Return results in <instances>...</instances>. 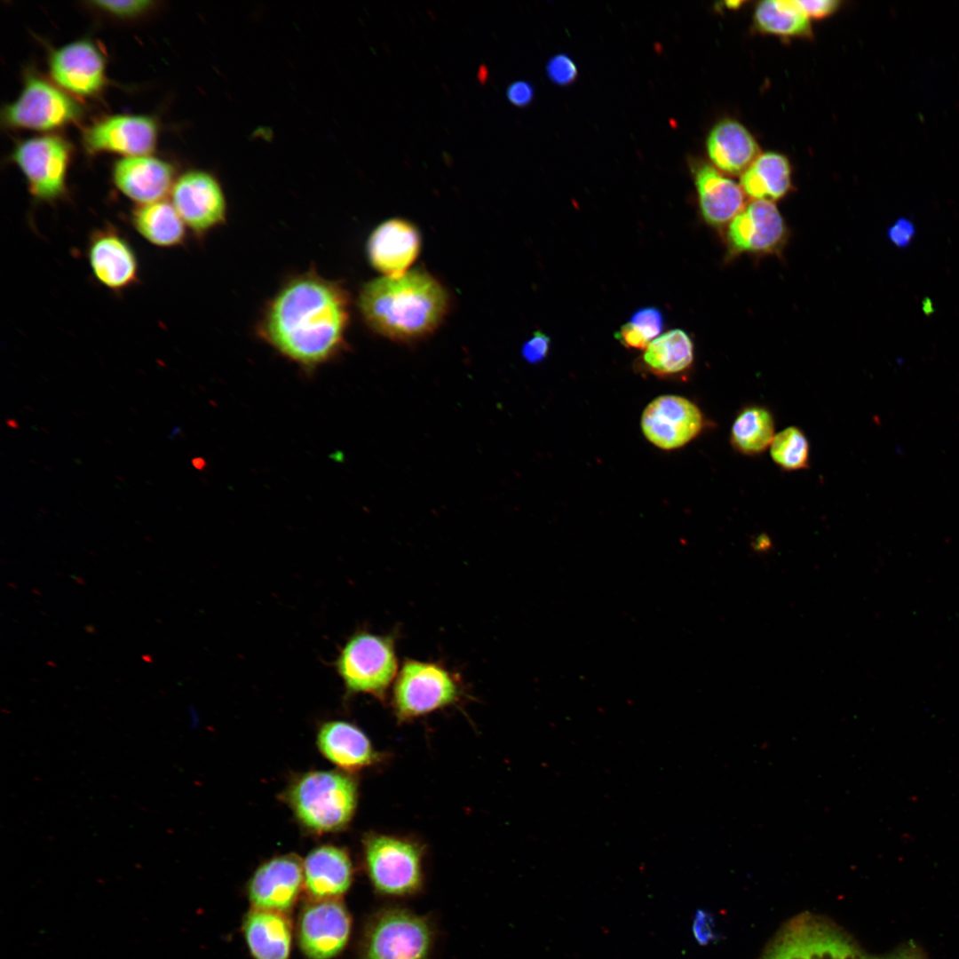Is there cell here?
Listing matches in <instances>:
<instances>
[{"label": "cell", "mask_w": 959, "mask_h": 959, "mask_svg": "<svg viewBox=\"0 0 959 959\" xmlns=\"http://www.w3.org/2000/svg\"><path fill=\"white\" fill-rule=\"evenodd\" d=\"M349 321L346 290L309 271L282 285L266 305L258 329L281 354L313 369L341 352Z\"/></svg>", "instance_id": "cell-1"}, {"label": "cell", "mask_w": 959, "mask_h": 959, "mask_svg": "<svg viewBox=\"0 0 959 959\" xmlns=\"http://www.w3.org/2000/svg\"><path fill=\"white\" fill-rule=\"evenodd\" d=\"M440 282L422 270L384 276L365 284L359 308L376 332L394 340H413L432 333L448 310Z\"/></svg>", "instance_id": "cell-2"}, {"label": "cell", "mask_w": 959, "mask_h": 959, "mask_svg": "<svg viewBox=\"0 0 959 959\" xmlns=\"http://www.w3.org/2000/svg\"><path fill=\"white\" fill-rule=\"evenodd\" d=\"M356 786L347 775L317 771L302 776L289 798L298 819L317 832L340 829L351 820L356 805Z\"/></svg>", "instance_id": "cell-3"}, {"label": "cell", "mask_w": 959, "mask_h": 959, "mask_svg": "<svg viewBox=\"0 0 959 959\" xmlns=\"http://www.w3.org/2000/svg\"><path fill=\"white\" fill-rule=\"evenodd\" d=\"M335 668L352 693L382 697L397 671V660L390 638L359 631L341 648Z\"/></svg>", "instance_id": "cell-4"}, {"label": "cell", "mask_w": 959, "mask_h": 959, "mask_svg": "<svg viewBox=\"0 0 959 959\" xmlns=\"http://www.w3.org/2000/svg\"><path fill=\"white\" fill-rule=\"evenodd\" d=\"M432 941V929L424 917L404 908H386L366 930L361 959H428Z\"/></svg>", "instance_id": "cell-5"}, {"label": "cell", "mask_w": 959, "mask_h": 959, "mask_svg": "<svg viewBox=\"0 0 959 959\" xmlns=\"http://www.w3.org/2000/svg\"><path fill=\"white\" fill-rule=\"evenodd\" d=\"M365 861L374 887L388 896H407L422 884L421 853L405 840L375 836L365 844Z\"/></svg>", "instance_id": "cell-6"}, {"label": "cell", "mask_w": 959, "mask_h": 959, "mask_svg": "<svg viewBox=\"0 0 959 959\" xmlns=\"http://www.w3.org/2000/svg\"><path fill=\"white\" fill-rule=\"evenodd\" d=\"M458 696L454 677L443 667L409 660L404 662L393 689L400 718L416 717L453 703Z\"/></svg>", "instance_id": "cell-7"}, {"label": "cell", "mask_w": 959, "mask_h": 959, "mask_svg": "<svg viewBox=\"0 0 959 959\" xmlns=\"http://www.w3.org/2000/svg\"><path fill=\"white\" fill-rule=\"evenodd\" d=\"M70 147L58 136H40L17 146L12 158L24 174L30 194L39 202H54L67 191Z\"/></svg>", "instance_id": "cell-8"}, {"label": "cell", "mask_w": 959, "mask_h": 959, "mask_svg": "<svg viewBox=\"0 0 959 959\" xmlns=\"http://www.w3.org/2000/svg\"><path fill=\"white\" fill-rule=\"evenodd\" d=\"M81 106L68 94L36 75H28L17 99L9 104L4 121L13 128L49 131L75 121Z\"/></svg>", "instance_id": "cell-9"}, {"label": "cell", "mask_w": 959, "mask_h": 959, "mask_svg": "<svg viewBox=\"0 0 959 959\" xmlns=\"http://www.w3.org/2000/svg\"><path fill=\"white\" fill-rule=\"evenodd\" d=\"M86 257L95 280L114 293L121 294L140 281L135 249L126 235L110 223L91 232Z\"/></svg>", "instance_id": "cell-10"}, {"label": "cell", "mask_w": 959, "mask_h": 959, "mask_svg": "<svg viewBox=\"0 0 959 959\" xmlns=\"http://www.w3.org/2000/svg\"><path fill=\"white\" fill-rule=\"evenodd\" d=\"M789 237L786 222L773 202L754 200L728 224L727 257L780 254Z\"/></svg>", "instance_id": "cell-11"}, {"label": "cell", "mask_w": 959, "mask_h": 959, "mask_svg": "<svg viewBox=\"0 0 959 959\" xmlns=\"http://www.w3.org/2000/svg\"><path fill=\"white\" fill-rule=\"evenodd\" d=\"M171 203L187 229L205 235L220 226L226 216V202L218 181L202 170L182 174L171 189Z\"/></svg>", "instance_id": "cell-12"}, {"label": "cell", "mask_w": 959, "mask_h": 959, "mask_svg": "<svg viewBox=\"0 0 959 959\" xmlns=\"http://www.w3.org/2000/svg\"><path fill=\"white\" fill-rule=\"evenodd\" d=\"M640 424L648 441L659 448L670 450L693 440L702 429L703 417L691 400L667 394L655 398L646 407Z\"/></svg>", "instance_id": "cell-13"}, {"label": "cell", "mask_w": 959, "mask_h": 959, "mask_svg": "<svg viewBox=\"0 0 959 959\" xmlns=\"http://www.w3.org/2000/svg\"><path fill=\"white\" fill-rule=\"evenodd\" d=\"M351 916L338 899L313 900L299 918L298 939L311 959H331L346 946Z\"/></svg>", "instance_id": "cell-14"}, {"label": "cell", "mask_w": 959, "mask_h": 959, "mask_svg": "<svg viewBox=\"0 0 959 959\" xmlns=\"http://www.w3.org/2000/svg\"><path fill=\"white\" fill-rule=\"evenodd\" d=\"M156 138L153 119L131 115L107 117L89 127L83 135L91 153L113 152L127 157L147 155L154 150Z\"/></svg>", "instance_id": "cell-15"}, {"label": "cell", "mask_w": 959, "mask_h": 959, "mask_svg": "<svg viewBox=\"0 0 959 959\" xmlns=\"http://www.w3.org/2000/svg\"><path fill=\"white\" fill-rule=\"evenodd\" d=\"M304 885L303 864L294 855L272 859L260 866L249 884L254 908L285 913L295 904Z\"/></svg>", "instance_id": "cell-16"}, {"label": "cell", "mask_w": 959, "mask_h": 959, "mask_svg": "<svg viewBox=\"0 0 959 959\" xmlns=\"http://www.w3.org/2000/svg\"><path fill=\"white\" fill-rule=\"evenodd\" d=\"M50 72L56 83L66 91L90 96L98 92L105 83V60L91 42L76 41L52 53Z\"/></svg>", "instance_id": "cell-17"}, {"label": "cell", "mask_w": 959, "mask_h": 959, "mask_svg": "<svg viewBox=\"0 0 959 959\" xmlns=\"http://www.w3.org/2000/svg\"><path fill=\"white\" fill-rule=\"evenodd\" d=\"M116 188L138 205L162 201L171 192L174 170L168 162L148 155L125 157L113 169Z\"/></svg>", "instance_id": "cell-18"}, {"label": "cell", "mask_w": 959, "mask_h": 959, "mask_svg": "<svg viewBox=\"0 0 959 959\" xmlns=\"http://www.w3.org/2000/svg\"><path fill=\"white\" fill-rule=\"evenodd\" d=\"M419 249L417 230L402 219H390L379 225L367 245L369 262L385 276H399L408 272Z\"/></svg>", "instance_id": "cell-19"}, {"label": "cell", "mask_w": 959, "mask_h": 959, "mask_svg": "<svg viewBox=\"0 0 959 959\" xmlns=\"http://www.w3.org/2000/svg\"><path fill=\"white\" fill-rule=\"evenodd\" d=\"M694 179L700 210L709 226L721 227L729 224L745 207L741 186L713 166L700 165Z\"/></svg>", "instance_id": "cell-20"}, {"label": "cell", "mask_w": 959, "mask_h": 959, "mask_svg": "<svg viewBox=\"0 0 959 959\" xmlns=\"http://www.w3.org/2000/svg\"><path fill=\"white\" fill-rule=\"evenodd\" d=\"M304 885L313 900L338 899L349 889L353 868L341 849L324 845L314 849L303 863Z\"/></svg>", "instance_id": "cell-21"}, {"label": "cell", "mask_w": 959, "mask_h": 959, "mask_svg": "<svg viewBox=\"0 0 959 959\" xmlns=\"http://www.w3.org/2000/svg\"><path fill=\"white\" fill-rule=\"evenodd\" d=\"M707 152L714 165L730 175H741L760 155L751 133L732 119H724L712 128Z\"/></svg>", "instance_id": "cell-22"}, {"label": "cell", "mask_w": 959, "mask_h": 959, "mask_svg": "<svg viewBox=\"0 0 959 959\" xmlns=\"http://www.w3.org/2000/svg\"><path fill=\"white\" fill-rule=\"evenodd\" d=\"M243 932L254 959H289L292 933L284 913L253 908L245 917Z\"/></svg>", "instance_id": "cell-23"}, {"label": "cell", "mask_w": 959, "mask_h": 959, "mask_svg": "<svg viewBox=\"0 0 959 959\" xmlns=\"http://www.w3.org/2000/svg\"><path fill=\"white\" fill-rule=\"evenodd\" d=\"M321 752L336 765L355 770L369 765L375 757L366 735L344 721L325 723L318 734Z\"/></svg>", "instance_id": "cell-24"}, {"label": "cell", "mask_w": 959, "mask_h": 959, "mask_svg": "<svg viewBox=\"0 0 959 959\" xmlns=\"http://www.w3.org/2000/svg\"><path fill=\"white\" fill-rule=\"evenodd\" d=\"M132 228L147 242L161 248L181 246L187 227L171 202L159 201L138 205L130 214Z\"/></svg>", "instance_id": "cell-25"}, {"label": "cell", "mask_w": 959, "mask_h": 959, "mask_svg": "<svg viewBox=\"0 0 959 959\" xmlns=\"http://www.w3.org/2000/svg\"><path fill=\"white\" fill-rule=\"evenodd\" d=\"M741 187L754 200L773 202L783 198L791 188L789 160L775 152L760 154L741 175Z\"/></svg>", "instance_id": "cell-26"}, {"label": "cell", "mask_w": 959, "mask_h": 959, "mask_svg": "<svg viewBox=\"0 0 959 959\" xmlns=\"http://www.w3.org/2000/svg\"><path fill=\"white\" fill-rule=\"evenodd\" d=\"M852 945L844 935L823 931L802 941L798 938L784 940L769 950L765 959H867Z\"/></svg>", "instance_id": "cell-27"}, {"label": "cell", "mask_w": 959, "mask_h": 959, "mask_svg": "<svg viewBox=\"0 0 959 959\" xmlns=\"http://www.w3.org/2000/svg\"><path fill=\"white\" fill-rule=\"evenodd\" d=\"M643 361L659 375H672L687 369L693 361V344L683 329H675L659 336L646 347Z\"/></svg>", "instance_id": "cell-28"}, {"label": "cell", "mask_w": 959, "mask_h": 959, "mask_svg": "<svg viewBox=\"0 0 959 959\" xmlns=\"http://www.w3.org/2000/svg\"><path fill=\"white\" fill-rule=\"evenodd\" d=\"M756 28L768 35L802 37L811 34L810 19L792 0H766L757 4L754 12Z\"/></svg>", "instance_id": "cell-29"}, {"label": "cell", "mask_w": 959, "mask_h": 959, "mask_svg": "<svg viewBox=\"0 0 959 959\" xmlns=\"http://www.w3.org/2000/svg\"><path fill=\"white\" fill-rule=\"evenodd\" d=\"M774 437V422L771 413L762 407L744 408L735 418L731 431L733 446L741 453L755 455L763 452Z\"/></svg>", "instance_id": "cell-30"}, {"label": "cell", "mask_w": 959, "mask_h": 959, "mask_svg": "<svg viewBox=\"0 0 959 959\" xmlns=\"http://www.w3.org/2000/svg\"><path fill=\"white\" fill-rule=\"evenodd\" d=\"M770 454L773 460L783 469H802L808 463L809 443L798 428L788 427L774 435Z\"/></svg>", "instance_id": "cell-31"}, {"label": "cell", "mask_w": 959, "mask_h": 959, "mask_svg": "<svg viewBox=\"0 0 959 959\" xmlns=\"http://www.w3.org/2000/svg\"><path fill=\"white\" fill-rule=\"evenodd\" d=\"M629 322L638 329L651 343L662 331L664 317L658 308L646 306L635 311L630 315Z\"/></svg>", "instance_id": "cell-32"}, {"label": "cell", "mask_w": 959, "mask_h": 959, "mask_svg": "<svg viewBox=\"0 0 959 959\" xmlns=\"http://www.w3.org/2000/svg\"><path fill=\"white\" fill-rule=\"evenodd\" d=\"M94 7L120 18H131L142 14L154 4L147 0L91 1Z\"/></svg>", "instance_id": "cell-33"}, {"label": "cell", "mask_w": 959, "mask_h": 959, "mask_svg": "<svg viewBox=\"0 0 959 959\" xmlns=\"http://www.w3.org/2000/svg\"><path fill=\"white\" fill-rule=\"evenodd\" d=\"M548 77L558 85H567L577 76V67L566 54H558L549 59L546 66Z\"/></svg>", "instance_id": "cell-34"}, {"label": "cell", "mask_w": 959, "mask_h": 959, "mask_svg": "<svg viewBox=\"0 0 959 959\" xmlns=\"http://www.w3.org/2000/svg\"><path fill=\"white\" fill-rule=\"evenodd\" d=\"M551 345L550 337L541 330L534 332L521 347V355L531 364L542 362L548 355Z\"/></svg>", "instance_id": "cell-35"}, {"label": "cell", "mask_w": 959, "mask_h": 959, "mask_svg": "<svg viewBox=\"0 0 959 959\" xmlns=\"http://www.w3.org/2000/svg\"><path fill=\"white\" fill-rule=\"evenodd\" d=\"M692 931L699 945L706 946L717 939L714 917L707 910H696Z\"/></svg>", "instance_id": "cell-36"}, {"label": "cell", "mask_w": 959, "mask_h": 959, "mask_svg": "<svg viewBox=\"0 0 959 959\" xmlns=\"http://www.w3.org/2000/svg\"><path fill=\"white\" fill-rule=\"evenodd\" d=\"M915 234V225L906 218H898L887 230L888 239L898 248L908 246Z\"/></svg>", "instance_id": "cell-37"}, {"label": "cell", "mask_w": 959, "mask_h": 959, "mask_svg": "<svg viewBox=\"0 0 959 959\" xmlns=\"http://www.w3.org/2000/svg\"><path fill=\"white\" fill-rule=\"evenodd\" d=\"M506 98L516 107H526L529 105L534 99V88L532 84L527 81H515L507 87Z\"/></svg>", "instance_id": "cell-38"}, {"label": "cell", "mask_w": 959, "mask_h": 959, "mask_svg": "<svg viewBox=\"0 0 959 959\" xmlns=\"http://www.w3.org/2000/svg\"><path fill=\"white\" fill-rule=\"evenodd\" d=\"M614 337L625 347L646 349L650 342L632 324H623L615 333Z\"/></svg>", "instance_id": "cell-39"}, {"label": "cell", "mask_w": 959, "mask_h": 959, "mask_svg": "<svg viewBox=\"0 0 959 959\" xmlns=\"http://www.w3.org/2000/svg\"><path fill=\"white\" fill-rule=\"evenodd\" d=\"M808 18L822 19L835 12L840 4L835 0L797 1Z\"/></svg>", "instance_id": "cell-40"}, {"label": "cell", "mask_w": 959, "mask_h": 959, "mask_svg": "<svg viewBox=\"0 0 959 959\" xmlns=\"http://www.w3.org/2000/svg\"><path fill=\"white\" fill-rule=\"evenodd\" d=\"M6 424L11 428H18V424L14 419H7Z\"/></svg>", "instance_id": "cell-41"}]
</instances>
